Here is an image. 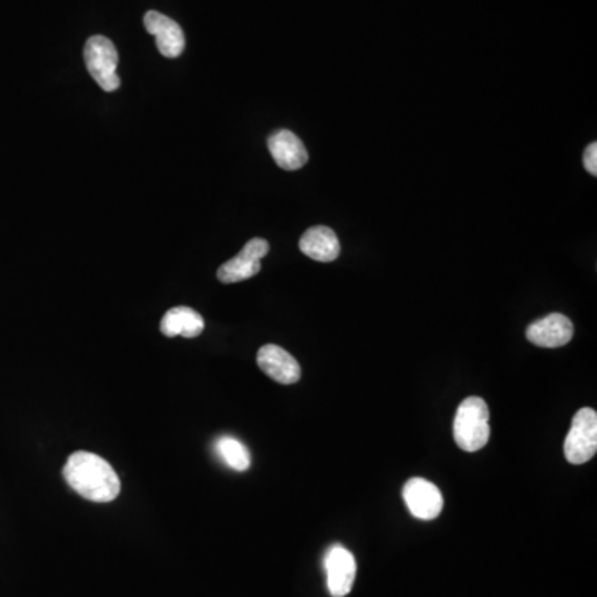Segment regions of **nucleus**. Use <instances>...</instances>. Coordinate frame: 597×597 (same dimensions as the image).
I'll list each match as a JSON object with an SVG mask.
<instances>
[{
	"instance_id": "nucleus-1",
	"label": "nucleus",
	"mask_w": 597,
	"mask_h": 597,
	"mask_svg": "<svg viewBox=\"0 0 597 597\" xmlns=\"http://www.w3.org/2000/svg\"><path fill=\"white\" fill-rule=\"evenodd\" d=\"M68 486L85 500L110 503L120 495V478L113 466L90 452H75L64 466Z\"/></svg>"
},
{
	"instance_id": "nucleus-2",
	"label": "nucleus",
	"mask_w": 597,
	"mask_h": 597,
	"mask_svg": "<svg viewBox=\"0 0 597 597\" xmlns=\"http://www.w3.org/2000/svg\"><path fill=\"white\" fill-rule=\"evenodd\" d=\"M490 412L485 400L468 397L460 403L453 420V438L465 452H478L490 440Z\"/></svg>"
},
{
	"instance_id": "nucleus-3",
	"label": "nucleus",
	"mask_w": 597,
	"mask_h": 597,
	"mask_svg": "<svg viewBox=\"0 0 597 597\" xmlns=\"http://www.w3.org/2000/svg\"><path fill=\"white\" fill-rule=\"evenodd\" d=\"M85 64L93 80L105 90L115 92L120 87L118 77V52L112 40L103 35H93L85 44Z\"/></svg>"
},
{
	"instance_id": "nucleus-4",
	"label": "nucleus",
	"mask_w": 597,
	"mask_h": 597,
	"mask_svg": "<svg viewBox=\"0 0 597 597\" xmlns=\"http://www.w3.org/2000/svg\"><path fill=\"white\" fill-rule=\"evenodd\" d=\"M597 452V413L593 408H581L573 417L568 437L564 440V455L571 465H583Z\"/></svg>"
},
{
	"instance_id": "nucleus-5",
	"label": "nucleus",
	"mask_w": 597,
	"mask_h": 597,
	"mask_svg": "<svg viewBox=\"0 0 597 597\" xmlns=\"http://www.w3.org/2000/svg\"><path fill=\"white\" fill-rule=\"evenodd\" d=\"M403 500L408 511L423 521L435 520L443 510L442 491L432 481L410 478L403 486Z\"/></svg>"
},
{
	"instance_id": "nucleus-6",
	"label": "nucleus",
	"mask_w": 597,
	"mask_h": 597,
	"mask_svg": "<svg viewBox=\"0 0 597 597\" xmlns=\"http://www.w3.org/2000/svg\"><path fill=\"white\" fill-rule=\"evenodd\" d=\"M269 253L266 239L254 238L249 241L236 258L229 259L219 267L218 279L224 284L246 281L261 271V259Z\"/></svg>"
},
{
	"instance_id": "nucleus-7",
	"label": "nucleus",
	"mask_w": 597,
	"mask_h": 597,
	"mask_svg": "<svg viewBox=\"0 0 597 597\" xmlns=\"http://www.w3.org/2000/svg\"><path fill=\"white\" fill-rule=\"evenodd\" d=\"M327 574V589L332 597H345L354 588L357 564L354 554L340 544H334L324 558Z\"/></svg>"
},
{
	"instance_id": "nucleus-8",
	"label": "nucleus",
	"mask_w": 597,
	"mask_h": 597,
	"mask_svg": "<svg viewBox=\"0 0 597 597\" xmlns=\"http://www.w3.org/2000/svg\"><path fill=\"white\" fill-rule=\"evenodd\" d=\"M145 29L148 34L155 35L156 47L166 59H176L183 54L185 32L175 20L156 10H150L145 15Z\"/></svg>"
},
{
	"instance_id": "nucleus-9",
	"label": "nucleus",
	"mask_w": 597,
	"mask_h": 597,
	"mask_svg": "<svg viewBox=\"0 0 597 597\" xmlns=\"http://www.w3.org/2000/svg\"><path fill=\"white\" fill-rule=\"evenodd\" d=\"M573 322L563 314H549V316L533 322L526 329V337L531 344L544 347V349H558L569 344L573 339Z\"/></svg>"
},
{
	"instance_id": "nucleus-10",
	"label": "nucleus",
	"mask_w": 597,
	"mask_h": 597,
	"mask_svg": "<svg viewBox=\"0 0 597 597\" xmlns=\"http://www.w3.org/2000/svg\"><path fill=\"white\" fill-rule=\"evenodd\" d=\"M259 369L282 385H292L301 379V365L279 345L267 344L258 352Z\"/></svg>"
},
{
	"instance_id": "nucleus-11",
	"label": "nucleus",
	"mask_w": 597,
	"mask_h": 597,
	"mask_svg": "<svg viewBox=\"0 0 597 597\" xmlns=\"http://www.w3.org/2000/svg\"><path fill=\"white\" fill-rule=\"evenodd\" d=\"M267 148L271 151L276 165L282 170H301L302 166L309 161L306 146L302 143L301 138L289 130L272 133L267 140Z\"/></svg>"
},
{
	"instance_id": "nucleus-12",
	"label": "nucleus",
	"mask_w": 597,
	"mask_h": 597,
	"mask_svg": "<svg viewBox=\"0 0 597 597\" xmlns=\"http://www.w3.org/2000/svg\"><path fill=\"white\" fill-rule=\"evenodd\" d=\"M299 249L307 258L319 263H332L339 258L340 243L337 234L327 226H314L302 234Z\"/></svg>"
},
{
	"instance_id": "nucleus-13",
	"label": "nucleus",
	"mask_w": 597,
	"mask_h": 597,
	"mask_svg": "<svg viewBox=\"0 0 597 597\" xmlns=\"http://www.w3.org/2000/svg\"><path fill=\"white\" fill-rule=\"evenodd\" d=\"M160 329L166 337L183 335L186 339H193L204 331V319L191 307H175L163 316Z\"/></svg>"
},
{
	"instance_id": "nucleus-14",
	"label": "nucleus",
	"mask_w": 597,
	"mask_h": 597,
	"mask_svg": "<svg viewBox=\"0 0 597 597\" xmlns=\"http://www.w3.org/2000/svg\"><path fill=\"white\" fill-rule=\"evenodd\" d=\"M216 450L224 463L236 471H246L251 466V455L243 443L233 437L219 438L216 442Z\"/></svg>"
},
{
	"instance_id": "nucleus-15",
	"label": "nucleus",
	"mask_w": 597,
	"mask_h": 597,
	"mask_svg": "<svg viewBox=\"0 0 597 597\" xmlns=\"http://www.w3.org/2000/svg\"><path fill=\"white\" fill-rule=\"evenodd\" d=\"M584 168L588 171L589 175H597V143H591V145L584 151L583 158Z\"/></svg>"
}]
</instances>
